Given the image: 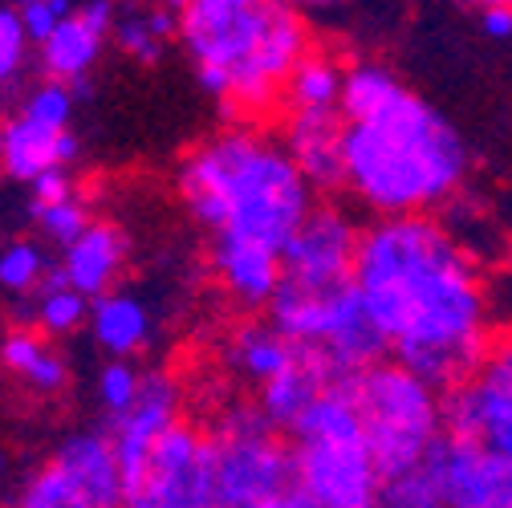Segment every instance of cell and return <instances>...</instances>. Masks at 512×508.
Listing matches in <instances>:
<instances>
[{"label": "cell", "instance_id": "8992f818", "mask_svg": "<svg viewBox=\"0 0 512 508\" xmlns=\"http://www.w3.org/2000/svg\"><path fill=\"white\" fill-rule=\"evenodd\" d=\"M289 448L297 488L317 508H382L387 500V476L362 435L346 378L289 431Z\"/></svg>", "mask_w": 512, "mask_h": 508}, {"label": "cell", "instance_id": "8fae6325", "mask_svg": "<svg viewBox=\"0 0 512 508\" xmlns=\"http://www.w3.org/2000/svg\"><path fill=\"white\" fill-rule=\"evenodd\" d=\"M362 228L366 224H358L346 208L317 204L313 216L301 224V232L281 252V265H285L281 285L313 289V293H330V289L354 285Z\"/></svg>", "mask_w": 512, "mask_h": 508}, {"label": "cell", "instance_id": "8d00e7d4", "mask_svg": "<svg viewBox=\"0 0 512 508\" xmlns=\"http://www.w3.org/2000/svg\"><path fill=\"white\" fill-rule=\"evenodd\" d=\"M382 508H443L439 500H411V496H387Z\"/></svg>", "mask_w": 512, "mask_h": 508}, {"label": "cell", "instance_id": "52a82bcc", "mask_svg": "<svg viewBox=\"0 0 512 508\" xmlns=\"http://www.w3.org/2000/svg\"><path fill=\"white\" fill-rule=\"evenodd\" d=\"M269 322L297 346L322 354L338 378H354L358 370L387 358V342L354 285L330 293L281 285L269 305Z\"/></svg>", "mask_w": 512, "mask_h": 508}, {"label": "cell", "instance_id": "ba28073f", "mask_svg": "<svg viewBox=\"0 0 512 508\" xmlns=\"http://www.w3.org/2000/svg\"><path fill=\"white\" fill-rule=\"evenodd\" d=\"M212 484L220 508H261L297 484L289 439L261 415V407H232L208 435Z\"/></svg>", "mask_w": 512, "mask_h": 508}, {"label": "cell", "instance_id": "83f0119b", "mask_svg": "<svg viewBox=\"0 0 512 508\" xmlns=\"http://www.w3.org/2000/svg\"><path fill=\"white\" fill-rule=\"evenodd\" d=\"M13 508H98V504H90L53 464H45V468H37V472L17 488Z\"/></svg>", "mask_w": 512, "mask_h": 508}, {"label": "cell", "instance_id": "484cf974", "mask_svg": "<svg viewBox=\"0 0 512 508\" xmlns=\"http://www.w3.org/2000/svg\"><path fill=\"white\" fill-rule=\"evenodd\" d=\"M114 45L143 61V66H155L163 57L167 41L175 37L179 41V9H163V5H139V9H118V21H114Z\"/></svg>", "mask_w": 512, "mask_h": 508}, {"label": "cell", "instance_id": "603a6c76", "mask_svg": "<svg viewBox=\"0 0 512 508\" xmlns=\"http://www.w3.org/2000/svg\"><path fill=\"white\" fill-rule=\"evenodd\" d=\"M106 37L86 25L78 13L70 21H61L53 29V37L45 45H37V61H41V74L45 82H61V86H82L86 74L98 66Z\"/></svg>", "mask_w": 512, "mask_h": 508}, {"label": "cell", "instance_id": "d4e9b609", "mask_svg": "<svg viewBox=\"0 0 512 508\" xmlns=\"http://www.w3.org/2000/svg\"><path fill=\"white\" fill-rule=\"evenodd\" d=\"M342 94H346V66L334 53H309L289 90H285V114H330L342 110Z\"/></svg>", "mask_w": 512, "mask_h": 508}, {"label": "cell", "instance_id": "2e32d148", "mask_svg": "<svg viewBox=\"0 0 512 508\" xmlns=\"http://www.w3.org/2000/svg\"><path fill=\"white\" fill-rule=\"evenodd\" d=\"M281 143L293 155L297 171L309 179L313 192L342 187V155H346V118H342V110H330V114H285Z\"/></svg>", "mask_w": 512, "mask_h": 508}, {"label": "cell", "instance_id": "ffe728a7", "mask_svg": "<svg viewBox=\"0 0 512 508\" xmlns=\"http://www.w3.org/2000/svg\"><path fill=\"white\" fill-rule=\"evenodd\" d=\"M90 334H94V342L110 358L131 362L135 354L147 350V342L155 334V317H151L143 297L114 289V293L94 301V309H90Z\"/></svg>", "mask_w": 512, "mask_h": 508}, {"label": "cell", "instance_id": "7c38bea8", "mask_svg": "<svg viewBox=\"0 0 512 508\" xmlns=\"http://www.w3.org/2000/svg\"><path fill=\"white\" fill-rule=\"evenodd\" d=\"M431 488L443 508H512V452L447 439L431 464Z\"/></svg>", "mask_w": 512, "mask_h": 508}, {"label": "cell", "instance_id": "44dd1931", "mask_svg": "<svg viewBox=\"0 0 512 508\" xmlns=\"http://www.w3.org/2000/svg\"><path fill=\"white\" fill-rule=\"evenodd\" d=\"M305 346H297L293 338H285L273 322H240L228 338V362L240 378L256 383V391L269 387L273 378H281L297 358H301Z\"/></svg>", "mask_w": 512, "mask_h": 508}, {"label": "cell", "instance_id": "cb8c5ba5", "mask_svg": "<svg viewBox=\"0 0 512 508\" xmlns=\"http://www.w3.org/2000/svg\"><path fill=\"white\" fill-rule=\"evenodd\" d=\"M90 309H94V301L82 297L74 285H66L57 265H53L49 281L41 285V293L33 301L17 305V313H29V330H37L45 338H66V334L90 326Z\"/></svg>", "mask_w": 512, "mask_h": 508}, {"label": "cell", "instance_id": "d590c367", "mask_svg": "<svg viewBox=\"0 0 512 508\" xmlns=\"http://www.w3.org/2000/svg\"><path fill=\"white\" fill-rule=\"evenodd\" d=\"M261 508H317V504H313V500H309V496H305V492L293 484L289 492L273 496V500H269V504H261Z\"/></svg>", "mask_w": 512, "mask_h": 508}, {"label": "cell", "instance_id": "74e56055", "mask_svg": "<svg viewBox=\"0 0 512 508\" xmlns=\"http://www.w3.org/2000/svg\"><path fill=\"white\" fill-rule=\"evenodd\" d=\"M500 269H504V277H512V236L500 244Z\"/></svg>", "mask_w": 512, "mask_h": 508}, {"label": "cell", "instance_id": "5b68a950", "mask_svg": "<svg viewBox=\"0 0 512 508\" xmlns=\"http://www.w3.org/2000/svg\"><path fill=\"white\" fill-rule=\"evenodd\" d=\"M346 391L387 488L427 476L447 443V391L395 358L346 378Z\"/></svg>", "mask_w": 512, "mask_h": 508}, {"label": "cell", "instance_id": "e0dca14e", "mask_svg": "<svg viewBox=\"0 0 512 508\" xmlns=\"http://www.w3.org/2000/svg\"><path fill=\"white\" fill-rule=\"evenodd\" d=\"M212 269H216L224 293L240 309H269L285 281L281 252H269L261 244H244L232 236L212 240Z\"/></svg>", "mask_w": 512, "mask_h": 508}, {"label": "cell", "instance_id": "d6986e66", "mask_svg": "<svg viewBox=\"0 0 512 508\" xmlns=\"http://www.w3.org/2000/svg\"><path fill=\"white\" fill-rule=\"evenodd\" d=\"M338 383H342V378L330 370V362L322 354L301 350V358L281 378H273L269 387H261V395H256V407H261V415L277 431H293L309 415V407L322 399L330 387H338Z\"/></svg>", "mask_w": 512, "mask_h": 508}, {"label": "cell", "instance_id": "9c48e42d", "mask_svg": "<svg viewBox=\"0 0 512 508\" xmlns=\"http://www.w3.org/2000/svg\"><path fill=\"white\" fill-rule=\"evenodd\" d=\"M447 439L512 452V326L496 330L472 374L447 391Z\"/></svg>", "mask_w": 512, "mask_h": 508}, {"label": "cell", "instance_id": "e575fe53", "mask_svg": "<svg viewBox=\"0 0 512 508\" xmlns=\"http://www.w3.org/2000/svg\"><path fill=\"white\" fill-rule=\"evenodd\" d=\"M476 21H480L484 37L512 45V0H488V5L476 9Z\"/></svg>", "mask_w": 512, "mask_h": 508}, {"label": "cell", "instance_id": "4fadbf2b", "mask_svg": "<svg viewBox=\"0 0 512 508\" xmlns=\"http://www.w3.org/2000/svg\"><path fill=\"white\" fill-rule=\"evenodd\" d=\"M179 383L167 374V370H143V391H139V403L110 419L106 423V435L114 443V456H118V468H122V488L139 480V472L147 468L151 452L159 448V439L179 427Z\"/></svg>", "mask_w": 512, "mask_h": 508}, {"label": "cell", "instance_id": "836d02e7", "mask_svg": "<svg viewBox=\"0 0 512 508\" xmlns=\"http://www.w3.org/2000/svg\"><path fill=\"white\" fill-rule=\"evenodd\" d=\"M29 192H33V204H66V200L78 196V183H74L70 167H57V171L41 175Z\"/></svg>", "mask_w": 512, "mask_h": 508}, {"label": "cell", "instance_id": "f1b7e54d", "mask_svg": "<svg viewBox=\"0 0 512 508\" xmlns=\"http://www.w3.org/2000/svg\"><path fill=\"white\" fill-rule=\"evenodd\" d=\"M139 391H143V370H139L135 362L110 358V362L98 370L94 395H98V407L106 411V419H118V415L131 411V407L139 403Z\"/></svg>", "mask_w": 512, "mask_h": 508}, {"label": "cell", "instance_id": "d6a6232c", "mask_svg": "<svg viewBox=\"0 0 512 508\" xmlns=\"http://www.w3.org/2000/svg\"><path fill=\"white\" fill-rule=\"evenodd\" d=\"M17 13H21V25H25L29 41L45 45L61 21H70L78 13V5H70V0H25V5H17Z\"/></svg>", "mask_w": 512, "mask_h": 508}, {"label": "cell", "instance_id": "9a60e30c", "mask_svg": "<svg viewBox=\"0 0 512 508\" xmlns=\"http://www.w3.org/2000/svg\"><path fill=\"white\" fill-rule=\"evenodd\" d=\"M126 257H131V236H126L114 220H94L70 248H61V277L66 285H74L82 297L98 301L106 293H114Z\"/></svg>", "mask_w": 512, "mask_h": 508}, {"label": "cell", "instance_id": "7a4b0ae2", "mask_svg": "<svg viewBox=\"0 0 512 508\" xmlns=\"http://www.w3.org/2000/svg\"><path fill=\"white\" fill-rule=\"evenodd\" d=\"M342 192L374 220L443 216L468 192L472 151L460 126L378 61L346 66Z\"/></svg>", "mask_w": 512, "mask_h": 508}, {"label": "cell", "instance_id": "f35d334b", "mask_svg": "<svg viewBox=\"0 0 512 508\" xmlns=\"http://www.w3.org/2000/svg\"><path fill=\"white\" fill-rule=\"evenodd\" d=\"M5 472H9V456L0 452V480H5Z\"/></svg>", "mask_w": 512, "mask_h": 508}, {"label": "cell", "instance_id": "4dcf8cb0", "mask_svg": "<svg viewBox=\"0 0 512 508\" xmlns=\"http://www.w3.org/2000/svg\"><path fill=\"white\" fill-rule=\"evenodd\" d=\"M33 224H37V232H41L49 244L70 248V244L94 224V216H90L86 200L74 196V200H66V204H33Z\"/></svg>", "mask_w": 512, "mask_h": 508}, {"label": "cell", "instance_id": "4316f807", "mask_svg": "<svg viewBox=\"0 0 512 508\" xmlns=\"http://www.w3.org/2000/svg\"><path fill=\"white\" fill-rule=\"evenodd\" d=\"M53 265L49 252L37 240H9L0 248V289L17 301H33L41 293V285L49 281Z\"/></svg>", "mask_w": 512, "mask_h": 508}, {"label": "cell", "instance_id": "6da1fadb", "mask_svg": "<svg viewBox=\"0 0 512 508\" xmlns=\"http://www.w3.org/2000/svg\"><path fill=\"white\" fill-rule=\"evenodd\" d=\"M354 289L387 342V358L452 391L496 338L492 277L439 216L370 220Z\"/></svg>", "mask_w": 512, "mask_h": 508}, {"label": "cell", "instance_id": "1f68e13d", "mask_svg": "<svg viewBox=\"0 0 512 508\" xmlns=\"http://www.w3.org/2000/svg\"><path fill=\"white\" fill-rule=\"evenodd\" d=\"M29 33L21 25L17 5H0V94H5L29 66Z\"/></svg>", "mask_w": 512, "mask_h": 508}, {"label": "cell", "instance_id": "5bb4252c", "mask_svg": "<svg viewBox=\"0 0 512 508\" xmlns=\"http://www.w3.org/2000/svg\"><path fill=\"white\" fill-rule=\"evenodd\" d=\"M49 464L66 476L90 504L98 508H122V468L114 456V443L106 431H70L57 439Z\"/></svg>", "mask_w": 512, "mask_h": 508}, {"label": "cell", "instance_id": "7402d4cb", "mask_svg": "<svg viewBox=\"0 0 512 508\" xmlns=\"http://www.w3.org/2000/svg\"><path fill=\"white\" fill-rule=\"evenodd\" d=\"M0 366H5L17 383L33 395H57L70 383V362L45 334L13 326L0 338Z\"/></svg>", "mask_w": 512, "mask_h": 508}, {"label": "cell", "instance_id": "ac0fdd59", "mask_svg": "<svg viewBox=\"0 0 512 508\" xmlns=\"http://www.w3.org/2000/svg\"><path fill=\"white\" fill-rule=\"evenodd\" d=\"M78 159V135H57L45 126L29 122L25 114H13L0 122V175L13 183H37L41 175L70 167Z\"/></svg>", "mask_w": 512, "mask_h": 508}, {"label": "cell", "instance_id": "30bf717a", "mask_svg": "<svg viewBox=\"0 0 512 508\" xmlns=\"http://www.w3.org/2000/svg\"><path fill=\"white\" fill-rule=\"evenodd\" d=\"M122 508H220L208 435L191 423L171 427L151 452L139 480L126 484Z\"/></svg>", "mask_w": 512, "mask_h": 508}, {"label": "cell", "instance_id": "3957f363", "mask_svg": "<svg viewBox=\"0 0 512 508\" xmlns=\"http://www.w3.org/2000/svg\"><path fill=\"white\" fill-rule=\"evenodd\" d=\"M175 187L187 216L212 236L269 252H285L317 208V192L285 143L256 126H232L196 143L175 171Z\"/></svg>", "mask_w": 512, "mask_h": 508}, {"label": "cell", "instance_id": "277c9868", "mask_svg": "<svg viewBox=\"0 0 512 508\" xmlns=\"http://www.w3.org/2000/svg\"><path fill=\"white\" fill-rule=\"evenodd\" d=\"M179 45L200 90L228 114H265L285 102L297 66L313 53L309 21L285 0H183Z\"/></svg>", "mask_w": 512, "mask_h": 508}, {"label": "cell", "instance_id": "f546056e", "mask_svg": "<svg viewBox=\"0 0 512 508\" xmlns=\"http://www.w3.org/2000/svg\"><path fill=\"white\" fill-rule=\"evenodd\" d=\"M17 114H25L29 122L45 126V131L70 135V122H74V94H70V86H61V82H37V86L25 94V102H21Z\"/></svg>", "mask_w": 512, "mask_h": 508}]
</instances>
